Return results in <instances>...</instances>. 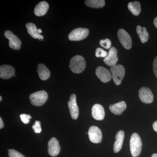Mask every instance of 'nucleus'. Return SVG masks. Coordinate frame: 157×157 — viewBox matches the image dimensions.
I'll return each instance as SVG.
<instances>
[{
	"label": "nucleus",
	"instance_id": "nucleus-13",
	"mask_svg": "<svg viewBox=\"0 0 157 157\" xmlns=\"http://www.w3.org/2000/svg\"><path fill=\"white\" fill-rule=\"evenodd\" d=\"M96 74L98 78L104 83L110 81L112 77L109 70L102 67H99L97 68Z\"/></svg>",
	"mask_w": 157,
	"mask_h": 157
},
{
	"label": "nucleus",
	"instance_id": "nucleus-17",
	"mask_svg": "<svg viewBox=\"0 0 157 157\" xmlns=\"http://www.w3.org/2000/svg\"><path fill=\"white\" fill-rule=\"evenodd\" d=\"M26 27L27 29L28 33L34 39H38L41 41L44 39V37L39 33L38 29L34 24L28 23L26 25Z\"/></svg>",
	"mask_w": 157,
	"mask_h": 157
},
{
	"label": "nucleus",
	"instance_id": "nucleus-1",
	"mask_svg": "<svg viewBox=\"0 0 157 157\" xmlns=\"http://www.w3.org/2000/svg\"><path fill=\"white\" fill-rule=\"evenodd\" d=\"M130 147L132 156L138 157L142 150V143L140 136L137 133H134L131 136Z\"/></svg>",
	"mask_w": 157,
	"mask_h": 157
},
{
	"label": "nucleus",
	"instance_id": "nucleus-16",
	"mask_svg": "<svg viewBox=\"0 0 157 157\" xmlns=\"http://www.w3.org/2000/svg\"><path fill=\"white\" fill-rule=\"evenodd\" d=\"M124 138V132L123 131H120L117 133L115 136V141L113 145V151L115 153L120 151L122 147Z\"/></svg>",
	"mask_w": 157,
	"mask_h": 157
},
{
	"label": "nucleus",
	"instance_id": "nucleus-33",
	"mask_svg": "<svg viewBox=\"0 0 157 157\" xmlns=\"http://www.w3.org/2000/svg\"><path fill=\"white\" fill-rule=\"evenodd\" d=\"M151 157H157V154H154L152 155Z\"/></svg>",
	"mask_w": 157,
	"mask_h": 157
},
{
	"label": "nucleus",
	"instance_id": "nucleus-32",
	"mask_svg": "<svg viewBox=\"0 0 157 157\" xmlns=\"http://www.w3.org/2000/svg\"><path fill=\"white\" fill-rule=\"evenodd\" d=\"M154 24L155 27L157 28V17H156L154 20Z\"/></svg>",
	"mask_w": 157,
	"mask_h": 157
},
{
	"label": "nucleus",
	"instance_id": "nucleus-12",
	"mask_svg": "<svg viewBox=\"0 0 157 157\" xmlns=\"http://www.w3.org/2000/svg\"><path fill=\"white\" fill-rule=\"evenodd\" d=\"M61 147L58 140L55 137H52L48 142V153L50 156L56 157L60 151Z\"/></svg>",
	"mask_w": 157,
	"mask_h": 157
},
{
	"label": "nucleus",
	"instance_id": "nucleus-29",
	"mask_svg": "<svg viewBox=\"0 0 157 157\" xmlns=\"http://www.w3.org/2000/svg\"><path fill=\"white\" fill-rule=\"evenodd\" d=\"M153 68L154 73L155 76L157 78V56L155 58L153 63Z\"/></svg>",
	"mask_w": 157,
	"mask_h": 157
},
{
	"label": "nucleus",
	"instance_id": "nucleus-20",
	"mask_svg": "<svg viewBox=\"0 0 157 157\" xmlns=\"http://www.w3.org/2000/svg\"><path fill=\"white\" fill-rule=\"evenodd\" d=\"M37 72L39 78L43 80L48 79L50 76V72L46 66L43 64H39L37 67Z\"/></svg>",
	"mask_w": 157,
	"mask_h": 157
},
{
	"label": "nucleus",
	"instance_id": "nucleus-23",
	"mask_svg": "<svg viewBox=\"0 0 157 157\" xmlns=\"http://www.w3.org/2000/svg\"><path fill=\"white\" fill-rule=\"evenodd\" d=\"M85 3L88 7L96 9L103 8L105 5L104 0H87Z\"/></svg>",
	"mask_w": 157,
	"mask_h": 157
},
{
	"label": "nucleus",
	"instance_id": "nucleus-34",
	"mask_svg": "<svg viewBox=\"0 0 157 157\" xmlns=\"http://www.w3.org/2000/svg\"><path fill=\"white\" fill-rule=\"evenodd\" d=\"M38 32H39V34L41 33H42V30L41 29H38Z\"/></svg>",
	"mask_w": 157,
	"mask_h": 157
},
{
	"label": "nucleus",
	"instance_id": "nucleus-30",
	"mask_svg": "<svg viewBox=\"0 0 157 157\" xmlns=\"http://www.w3.org/2000/svg\"><path fill=\"white\" fill-rule=\"evenodd\" d=\"M153 128L155 132L157 133V121H155L153 124Z\"/></svg>",
	"mask_w": 157,
	"mask_h": 157
},
{
	"label": "nucleus",
	"instance_id": "nucleus-15",
	"mask_svg": "<svg viewBox=\"0 0 157 157\" xmlns=\"http://www.w3.org/2000/svg\"><path fill=\"white\" fill-rule=\"evenodd\" d=\"M92 115L96 120H103L105 117L104 107L101 104H95L92 108Z\"/></svg>",
	"mask_w": 157,
	"mask_h": 157
},
{
	"label": "nucleus",
	"instance_id": "nucleus-31",
	"mask_svg": "<svg viewBox=\"0 0 157 157\" xmlns=\"http://www.w3.org/2000/svg\"><path fill=\"white\" fill-rule=\"evenodd\" d=\"M4 124L2 117L0 118V128L2 129L4 127Z\"/></svg>",
	"mask_w": 157,
	"mask_h": 157
},
{
	"label": "nucleus",
	"instance_id": "nucleus-9",
	"mask_svg": "<svg viewBox=\"0 0 157 157\" xmlns=\"http://www.w3.org/2000/svg\"><path fill=\"white\" fill-rule=\"evenodd\" d=\"M88 134L91 142L95 144L101 143L102 139V133L98 127H91L89 129Z\"/></svg>",
	"mask_w": 157,
	"mask_h": 157
},
{
	"label": "nucleus",
	"instance_id": "nucleus-10",
	"mask_svg": "<svg viewBox=\"0 0 157 157\" xmlns=\"http://www.w3.org/2000/svg\"><path fill=\"white\" fill-rule=\"evenodd\" d=\"M68 105L71 117L73 119H77L79 114V109L76 103V96L75 94H72L70 96V100L68 102Z\"/></svg>",
	"mask_w": 157,
	"mask_h": 157
},
{
	"label": "nucleus",
	"instance_id": "nucleus-24",
	"mask_svg": "<svg viewBox=\"0 0 157 157\" xmlns=\"http://www.w3.org/2000/svg\"><path fill=\"white\" fill-rule=\"evenodd\" d=\"M95 56L97 57L106 58L108 56L107 52L101 48H97L96 51Z\"/></svg>",
	"mask_w": 157,
	"mask_h": 157
},
{
	"label": "nucleus",
	"instance_id": "nucleus-7",
	"mask_svg": "<svg viewBox=\"0 0 157 157\" xmlns=\"http://www.w3.org/2000/svg\"><path fill=\"white\" fill-rule=\"evenodd\" d=\"M5 37L9 40V45L10 48L14 50H19L21 48V42L19 38L14 35L11 31L7 30L5 32Z\"/></svg>",
	"mask_w": 157,
	"mask_h": 157
},
{
	"label": "nucleus",
	"instance_id": "nucleus-8",
	"mask_svg": "<svg viewBox=\"0 0 157 157\" xmlns=\"http://www.w3.org/2000/svg\"><path fill=\"white\" fill-rule=\"evenodd\" d=\"M139 97L140 101L145 104H151L153 102V94L148 88L141 87L139 91Z\"/></svg>",
	"mask_w": 157,
	"mask_h": 157
},
{
	"label": "nucleus",
	"instance_id": "nucleus-26",
	"mask_svg": "<svg viewBox=\"0 0 157 157\" xmlns=\"http://www.w3.org/2000/svg\"><path fill=\"white\" fill-rule=\"evenodd\" d=\"M33 129L34 132L36 133H41L42 132V128H41V123L39 121H36L35 124L33 126Z\"/></svg>",
	"mask_w": 157,
	"mask_h": 157
},
{
	"label": "nucleus",
	"instance_id": "nucleus-6",
	"mask_svg": "<svg viewBox=\"0 0 157 157\" xmlns=\"http://www.w3.org/2000/svg\"><path fill=\"white\" fill-rule=\"evenodd\" d=\"M117 36L124 48L127 49H130L132 48V38L126 31L123 29H120L118 31Z\"/></svg>",
	"mask_w": 157,
	"mask_h": 157
},
{
	"label": "nucleus",
	"instance_id": "nucleus-28",
	"mask_svg": "<svg viewBox=\"0 0 157 157\" xmlns=\"http://www.w3.org/2000/svg\"><path fill=\"white\" fill-rule=\"evenodd\" d=\"M21 121L25 124H28L29 123L30 119L32 118L31 115L26 114H21L20 116Z\"/></svg>",
	"mask_w": 157,
	"mask_h": 157
},
{
	"label": "nucleus",
	"instance_id": "nucleus-14",
	"mask_svg": "<svg viewBox=\"0 0 157 157\" xmlns=\"http://www.w3.org/2000/svg\"><path fill=\"white\" fill-rule=\"evenodd\" d=\"M15 69L10 65H2L0 67V77L3 79H9L14 76Z\"/></svg>",
	"mask_w": 157,
	"mask_h": 157
},
{
	"label": "nucleus",
	"instance_id": "nucleus-5",
	"mask_svg": "<svg viewBox=\"0 0 157 157\" xmlns=\"http://www.w3.org/2000/svg\"><path fill=\"white\" fill-rule=\"evenodd\" d=\"M89 34V31L87 29L78 28L72 31L68 38L70 41H80L86 38Z\"/></svg>",
	"mask_w": 157,
	"mask_h": 157
},
{
	"label": "nucleus",
	"instance_id": "nucleus-25",
	"mask_svg": "<svg viewBox=\"0 0 157 157\" xmlns=\"http://www.w3.org/2000/svg\"><path fill=\"white\" fill-rule=\"evenodd\" d=\"M100 44L102 47L106 49H109L111 46V41L108 39L101 40L100 42Z\"/></svg>",
	"mask_w": 157,
	"mask_h": 157
},
{
	"label": "nucleus",
	"instance_id": "nucleus-27",
	"mask_svg": "<svg viewBox=\"0 0 157 157\" xmlns=\"http://www.w3.org/2000/svg\"><path fill=\"white\" fill-rule=\"evenodd\" d=\"M9 157H25L21 153L14 149H9Z\"/></svg>",
	"mask_w": 157,
	"mask_h": 157
},
{
	"label": "nucleus",
	"instance_id": "nucleus-35",
	"mask_svg": "<svg viewBox=\"0 0 157 157\" xmlns=\"http://www.w3.org/2000/svg\"><path fill=\"white\" fill-rule=\"evenodd\" d=\"M2 101V96H1V97H0V101Z\"/></svg>",
	"mask_w": 157,
	"mask_h": 157
},
{
	"label": "nucleus",
	"instance_id": "nucleus-18",
	"mask_svg": "<svg viewBox=\"0 0 157 157\" xmlns=\"http://www.w3.org/2000/svg\"><path fill=\"white\" fill-rule=\"evenodd\" d=\"M127 105L124 101H122L114 104L110 105L109 109L110 111L115 115H120L126 109Z\"/></svg>",
	"mask_w": 157,
	"mask_h": 157
},
{
	"label": "nucleus",
	"instance_id": "nucleus-3",
	"mask_svg": "<svg viewBox=\"0 0 157 157\" xmlns=\"http://www.w3.org/2000/svg\"><path fill=\"white\" fill-rule=\"evenodd\" d=\"M110 73L114 83L116 85H119L121 83L125 76V69L121 65H116L110 68Z\"/></svg>",
	"mask_w": 157,
	"mask_h": 157
},
{
	"label": "nucleus",
	"instance_id": "nucleus-21",
	"mask_svg": "<svg viewBox=\"0 0 157 157\" xmlns=\"http://www.w3.org/2000/svg\"><path fill=\"white\" fill-rule=\"evenodd\" d=\"M136 31L141 42L144 43L147 42L149 36L148 32L147 31L146 28L142 27L140 25H137Z\"/></svg>",
	"mask_w": 157,
	"mask_h": 157
},
{
	"label": "nucleus",
	"instance_id": "nucleus-19",
	"mask_svg": "<svg viewBox=\"0 0 157 157\" xmlns=\"http://www.w3.org/2000/svg\"><path fill=\"white\" fill-rule=\"evenodd\" d=\"M49 9V5L47 2L43 1L40 2L34 9V13L37 16H42L45 15Z\"/></svg>",
	"mask_w": 157,
	"mask_h": 157
},
{
	"label": "nucleus",
	"instance_id": "nucleus-11",
	"mask_svg": "<svg viewBox=\"0 0 157 157\" xmlns=\"http://www.w3.org/2000/svg\"><path fill=\"white\" fill-rule=\"evenodd\" d=\"M117 51L115 47L110 48L108 56L104 59V61L106 65L109 67H113L116 65L118 58L117 56Z\"/></svg>",
	"mask_w": 157,
	"mask_h": 157
},
{
	"label": "nucleus",
	"instance_id": "nucleus-4",
	"mask_svg": "<svg viewBox=\"0 0 157 157\" xmlns=\"http://www.w3.org/2000/svg\"><path fill=\"white\" fill-rule=\"evenodd\" d=\"M48 98L47 93L45 91L41 90L31 94L29 99L31 104L34 106H41L45 104Z\"/></svg>",
	"mask_w": 157,
	"mask_h": 157
},
{
	"label": "nucleus",
	"instance_id": "nucleus-2",
	"mask_svg": "<svg viewBox=\"0 0 157 157\" xmlns=\"http://www.w3.org/2000/svg\"><path fill=\"white\" fill-rule=\"evenodd\" d=\"M86 66L85 60L83 57L76 55L70 59V68L73 73H80L83 72Z\"/></svg>",
	"mask_w": 157,
	"mask_h": 157
},
{
	"label": "nucleus",
	"instance_id": "nucleus-22",
	"mask_svg": "<svg viewBox=\"0 0 157 157\" xmlns=\"http://www.w3.org/2000/svg\"><path fill=\"white\" fill-rule=\"evenodd\" d=\"M128 7L129 11L132 12L133 15L137 16L140 14L141 8H140V4L139 2L137 1L130 2L128 4Z\"/></svg>",
	"mask_w": 157,
	"mask_h": 157
}]
</instances>
